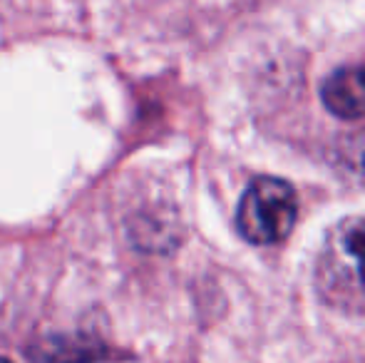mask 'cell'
I'll return each mask as SVG.
<instances>
[{"label":"cell","instance_id":"obj_1","mask_svg":"<svg viewBox=\"0 0 365 363\" xmlns=\"http://www.w3.org/2000/svg\"><path fill=\"white\" fill-rule=\"evenodd\" d=\"M298 217V199L289 182L259 177L249 184L239 202L236 227L251 244H279L291 234Z\"/></svg>","mask_w":365,"mask_h":363},{"label":"cell","instance_id":"obj_3","mask_svg":"<svg viewBox=\"0 0 365 363\" xmlns=\"http://www.w3.org/2000/svg\"><path fill=\"white\" fill-rule=\"evenodd\" d=\"M321 100L328 112L341 120H358L365 115V68L351 65L328 75L321 88Z\"/></svg>","mask_w":365,"mask_h":363},{"label":"cell","instance_id":"obj_2","mask_svg":"<svg viewBox=\"0 0 365 363\" xmlns=\"http://www.w3.org/2000/svg\"><path fill=\"white\" fill-rule=\"evenodd\" d=\"M318 279L331 299L365 304V219H343L328 234Z\"/></svg>","mask_w":365,"mask_h":363},{"label":"cell","instance_id":"obj_4","mask_svg":"<svg viewBox=\"0 0 365 363\" xmlns=\"http://www.w3.org/2000/svg\"><path fill=\"white\" fill-rule=\"evenodd\" d=\"M0 363H10V361H5V359H0Z\"/></svg>","mask_w":365,"mask_h":363}]
</instances>
